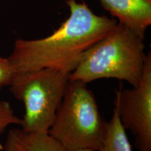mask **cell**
<instances>
[{
  "mask_svg": "<svg viewBox=\"0 0 151 151\" xmlns=\"http://www.w3.org/2000/svg\"><path fill=\"white\" fill-rule=\"evenodd\" d=\"M144 48L143 39L118 22L109 35L85 52L69 74V81L88 83L115 78L137 86L144 69Z\"/></svg>",
  "mask_w": 151,
  "mask_h": 151,
  "instance_id": "7a4b0ae2",
  "label": "cell"
},
{
  "mask_svg": "<svg viewBox=\"0 0 151 151\" xmlns=\"http://www.w3.org/2000/svg\"><path fill=\"white\" fill-rule=\"evenodd\" d=\"M69 18L48 37L17 39L8 59L15 76L45 68L71 72L88 49L109 35L118 22L94 14L86 3L67 0Z\"/></svg>",
  "mask_w": 151,
  "mask_h": 151,
  "instance_id": "6da1fadb",
  "label": "cell"
},
{
  "mask_svg": "<svg viewBox=\"0 0 151 151\" xmlns=\"http://www.w3.org/2000/svg\"><path fill=\"white\" fill-rule=\"evenodd\" d=\"M4 151H67L48 132H25L21 128L9 131Z\"/></svg>",
  "mask_w": 151,
  "mask_h": 151,
  "instance_id": "52a82bcc",
  "label": "cell"
},
{
  "mask_svg": "<svg viewBox=\"0 0 151 151\" xmlns=\"http://www.w3.org/2000/svg\"><path fill=\"white\" fill-rule=\"evenodd\" d=\"M0 90H1V89H0Z\"/></svg>",
  "mask_w": 151,
  "mask_h": 151,
  "instance_id": "7c38bea8",
  "label": "cell"
},
{
  "mask_svg": "<svg viewBox=\"0 0 151 151\" xmlns=\"http://www.w3.org/2000/svg\"><path fill=\"white\" fill-rule=\"evenodd\" d=\"M99 151H132L126 129L120 122L115 106L112 117L106 124L105 137Z\"/></svg>",
  "mask_w": 151,
  "mask_h": 151,
  "instance_id": "ba28073f",
  "label": "cell"
},
{
  "mask_svg": "<svg viewBox=\"0 0 151 151\" xmlns=\"http://www.w3.org/2000/svg\"><path fill=\"white\" fill-rule=\"evenodd\" d=\"M14 76V70L8 58L0 56V89L3 86H10Z\"/></svg>",
  "mask_w": 151,
  "mask_h": 151,
  "instance_id": "30bf717a",
  "label": "cell"
},
{
  "mask_svg": "<svg viewBox=\"0 0 151 151\" xmlns=\"http://www.w3.org/2000/svg\"><path fill=\"white\" fill-rule=\"evenodd\" d=\"M114 105L120 122L135 137L139 151H151V54L146 55L141 81L132 88L120 87Z\"/></svg>",
  "mask_w": 151,
  "mask_h": 151,
  "instance_id": "5b68a950",
  "label": "cell"
},
{
  "mask_svg": "<svg viewBox=\"0 0 151 151\" xmlns=\"http://www.w3.org/2000/svg\"><path fill=\"white\" fill-rule=\"evenodd\" d=\"M76 151H99L97 150H94V149H90V148H83V149H79Z\"/></svg>",
  "mask_w": 151,
  "mask_h": 151,
  "instance_id": "8fae6325",
  "label": "cell"
},
{
  "mask_svg": "<svg viewBox=\"0 0 151 151\" xmlns=\"http://www.w3.org/2000/svg\"><path fill=\"white\" fill-rule=\"evenodd\" d=\"M70 72L45 68L16 75L10 91L22 101L24 113L21 129L48 132L69 81Z\"/></svg>",
  "mask_w": 151,
  "mask_h": 151,
  "instance_id": "277c9868",
  "label": "cell"
},
{
  "mask_svg": "<svg viewBox=\"0 0 151 151\" xmlns=\"http://www.w3.org/2000/svg\"><path fill=\"white\" fill-rule=\"evenodd\" d=\"M86 83L69 81L48 134L67 151L100 150L107 122Z\"/></svg>",
  "mask_w": 151,
  "mask_h": 151,
  "instance_id": "3957f363",
  "label": "cell"
},
{
  "mask_svg": "<svg viewBox=\"0 0 151 151\" xmlns=\"http://www.w3.org/2000/svg\"><path fill=\"white\" fill-rule=\"evenodd\" d=\"M21 118L15 114L8 101H0V136L12 124H21Z\"/></svg>",
  "mask_w": 151,
  "mask_h": 151,
  "instance_id": "9c48e42d",
  "label": "cell"
},
{
  "mask_svg": "<svg viewBox=\"0 0 151 151\" xmlns=\"http://www.w3.org/2000/svg\"><path fill=\"white\" fill-rule=\"evenodd\" d=\"M111 16L144 39L151 24V0H99Z\"/></svg>",
  "mask_w": 151,
  "mask_h": 151,
  "instance_id": "8992f818",
  "label": "cell"
}]
</instances>
